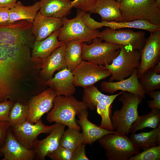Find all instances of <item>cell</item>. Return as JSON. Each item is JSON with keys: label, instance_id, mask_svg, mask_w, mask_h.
I'll return each mask as SVG.
<instances>
[{"label": "cell", "instance_id": "cell-1", "mask_svg": "<svg viewBox=\"0 0 160 160\" xmlns=\"http://www.w3.org/2000/svg\"><path fill=\"white\" fill-rule=\"evenodd\" d=\"M87 109L82 101L78 100L73 95L57 96L54 100L52 110L47 113L46 119L49 123H61L69 128H75L80 131L81 128L77 124L76 116Z\"/></svg>", "mask_w": 160, "mask_h": 160}, {"label": "cell", "instance_id": "cell-2", "mask_svg": "<svg viewBox=\"0 0 160 160\" xmlns=\"http://www.w3.org/2000/svg\"><path fill=\"white\" fill-rule=\"evenodd\" d=\"M122 22L145 20L160 25V7L156 0H122Z\"/></svg>", "mask_w": 160, "mask_h": 160}, {"label": "cell", "instance_id": "cell-3", "mask_svg": "<svg viewBox=\"0 0 160 160\" xmlns=\"http://www.w3.org/2000/svg\"><path fill=\"white\" fill-rule=\"evenodd\" d=\"M143 99L132 93L124 92L119 100L122 103L119 110L114 111L110 116L113 128L117 133L127 135L130 129L139 116L138 107Z\"/></svg>", "mask_w": 160, "mask_h": 160}, {"label": "cell", "instance_id": "cell-4", "mask_svg": "<svg viewBox=\"0 0 160 160\" xmlns=\"http://www.w3.org/2000/svg\"><path fill=\"white\" fill-rule=\"evenodd\" d=\"M97 141L109 160H128L140 152L129 137L116 132L106 135Z\"/></svg>", "mask_w": 160, "mask_h": 160}, {"label": "cell", "instance_id": "cell-5", "mask_svg": "<svg viewBox=\"0 0 160 160\" xmlns=\"http://www.w3.org/2000/svg\"><path fill=\"white\" fill-rule=\"evenodd\" d=\"M140 51L120 45L119 54L109 65L105 67L111 73L108 81H119L127 79L140 64Z\"/></svg>", "mask_w": 160, "mask_h": 160}, {"label": "cell", "instance_id": "cell-6", "mask_svg": "<svg viewBox=\"0 0 160 160\" xmlns=\"http://www.w3.org/2000/svg\"><path fill=\"white\" fill-rule=\"evenodd\" d=\"M84 12L77 9L76 16L74 18L69 19L66 17L62 19L63 25L58 35L59 41L66 43L79 40L85 42L98 37L100 31L98 29H91L84 22L82 17Z\"/></svg>", "mask_w": 160, "mask_h": 160}, {"label": "cell", "instance_id": "cell-7", "mask_svg": "<svg viewBox=\"0 0 160 160\" xmlns=\"http://www.w3.org/2000/svg\"><path fill=\"white\" fill-rule=\"evenodd\" d=\"M103 41L97 37L90 44L83 43L82 60L104 66L111 64L119 54L120 45Z\"/></svg>", "mask_w": 160, "mask_h": 160}, {"label": "cell", "instance_id": "cell-8", "mask_svg": "<svg viewBox=\"0 0 160 160\" xmlns=\"http://www.w3.org/2000/svg\"><path fill=\"white\" fill-rule=\"evenodd\" d=\"M106 27L100 32L98 36L103 41L139 51L143 48L146 39L145 32L129 28L113 29Z\"/></svg>", "mask_w": 160, "mask_h": 160}, {"label": "cell", "instance_id": "cell-9", "mask_svg": "<svg viewBox=\"0 0 160 160\" xmlns=\"http://www.w3.org/2000/svg\"><path fill=\"white\" fill-rule=\"evenodd\" d=\"M72 72L75 86L83 88L93 85L111 75V72L105 66L83 60Z\"/></svg>", "mask_w": 160, "mask_h": 160}, {"label": "cell", "instance_id": "cell-10", "mask_svg": "<svg viewBox=\"0 0 160 160\" xmlns=\"http://www.w3.org/2000/svg\"><path fill=\"white\" fill-rule=\"evenodd\" d=\"M54 125H44L40 118L35 123L27 121L15 127H10L15 137L26 148L32 149L38 136L41 133L49 134Z\"/></svg>", "mask_w": 160, "mask_h": 160}, {"label": "cell", "instance_id": "cell-11", "mask_svg": "<svg viewBox=\"0 0 160 160\" xmlns=\"http://www.w3.org/2000/svg\"><path fill=\"white\" fill-rule=\"evenodd\" d=\"M140 51V62L137 73L138 79L145 71L160 62V30L150 33Z\"/></svg>", "mask_w": 160, "mask_h": 160}, {"label": "cell", "instance_id": "cell-12", "mask_svg": "<svg viewBox=\"0 0 160 160\" xmlns=\"http://www.w3.org/2000/svg\"><path fill=\"white\" fill-rule=\"evenodd\" d=\"M56 96L55 92L49 87L32 97L27 104L29 114L27 121L35 123L41 118L52 108L54 100Z\"/></svg>", "mask_w": 160, "mask_h": 160}, {"label": "cell", "instance_id": "cell-13", "mask_svg": "<svg viewBox=\"0 0 160 160\" xmlns=\"http://www.w3.org/2000/svg\"><path fill=\"white\" fill-rule=\"evenodd\" d=\"M65 127L64 124L55 122L52 131L48 136L42 140L37 139L36 140L33 149L35 159L44 160L48 154L60 145L61 139Z\"/></svg>", "mask_w": 160, "mask_h": 160}, {"label": "cell", "instance_id": "cell-14", "mask_svg": "<svg viewBox=\"0 0 160 160\" xmlns=\"http://www.w3.org/2000/svg\"><path fill=\"white\" fill-rule=\"evenodd\" d=\"M0 150L4 156L2 160H33L35 159L33 150L24 146L14 136L10 127L3 146Z\"/></svg>", "mask_w": 160, "mask_h": 160}, {"label": "cell", "instance_id": "cell-15", "mask_svg": "<svg viewBox=\"0 0 160 160\" xmlns=\"http://www.w3.org/2000/svg\"><path fill=\"white\" fill-rule=\"evenodd\" d=\"M137 69H135L132 75L125 79L114 82L103 81L100 84L102 91L113 94L118 90H121L133 93L143 99H145V93L139 82Z\"/></svg>", "mask_w": 160, "mask_h": 160}, {"label": "cell", "instance_id": "cell-16", "mask_svg": "<svg viewBox=\"0 0 160 160\" xmlns=\"http://www.w3.org/2000/svg\"><path fill=\"white\" fill-rule=\"evenodd\" d=\"M60 30L55 31L43 40L35 41L32 45L31 59L32 62L38 63L39 68L55 50L63 44V42L58 39Z\"/></svg>", "mask_w": 160, "mask_h": 160}, {"label": "cell", "instance_id": "cell-17", "mask_svg": "<svg viewBox=\"0 0 160 160\" xmlns=\"http://www.w3.org/2000/svg\"><path fill=\"white\" fill-rule=\"evenodd\" d=\"M63 25L62 19L46 16L38 12L32 23V32L35 41L44 39Z\"/></svg>", "mask_w": 160, "mask_h": 160}, {"label": "cell", "instance_id": "cell-18", "mask_svg": "<svg viewBox=\"0 0 160 160\" xmlns=\"http://www.w3.org/2000/svg\"><path fill=\"white\" fill-rule=\"evenodd\" d=\"M45 83L57 96H70L76 92L73 73L67 67L59 71L54 77L46 81Z\"/></svg>", "mask_w": 160, "mask_h": 160}, {"label": "cell", "instance_id": "cell-19", "mask_svg": "<svg viewBox=\"0 0 160 160\" xmlns=\"http://www.w3.org/2000/svg\"><path fill=\"white\" fill-rule=\"evenodd\" d=\"M66 43L55 50L43 62L39 68L41 69L40 74L45 81L52 78L54 73L67 67L65 58Z\"/></svg>", "mask_w": 160, "mask_h": 160}, {"label": "cell", "instance_id": "cell-20", "mask_svg": "<svg viewBox=\"0 0 160 160\" xmlns=\"http://www.w3.org/2000/svg\"><path fill=\"white\" fill-rule=\"evenodd\" d=\"M87 25L90 29L96 30L103 27H108L113 29L125 28H136L145 30L150 33L160 30V25H153L145 20H135L130 22H116L115 21H96L92 17L89 18L87 21Z\"/></svg>", "mask_w": 160, "mask_h": 160}, {"label": "cell", "instance_id": "cell-21", "mask_svg": "<svg viewBox=\"0 0 160 160\" xmlns=\"http://www.w3.org/2000/svg\"><path fill=\"white\" fill-rule=\"evenodd\" d=\"M77 121L82 131L84 141V144L92 145L104 135L116 132L98 126L91 122L88 119V109L83 110L77 115Z\"/></svg>", "mask_w": 160, "mask_h": 160}, {"label": "cell", "instance_id": "cell-22", "mask_svg": "<svg viewBox=\"0 0 160 160\" xmlns=\"http://www.w3.org/2000/svg\"><path fill=\"white\" fill-rule=\"evenodd\" d=\"M120 7L116 0H96L92 13L100 15L101 21L121 22Z\"/></svg>", "mask_w": 160, "mask_h": 160}, {"label": "cell", "instance_id": "cell-23", "mask_svg": "<svg viewBox=\"0 0 160 160\" xmlns=\"http://www.w3.org/2000/svg\"><path fill=\"white\" fill-rule=\"evenodd\" d=\"M71 0H41L39 12L43 15L62 19L69 15L73 8Z\"/></svg>", "mask_w": 160, "mask_h": 160}, {"label": "cell", "instance_id": "cell-24", "mask_svg": "<svg viewBox=\"0 0 160 160\" xmlns=\"http://www.w3.org/2000/svg\"><path fill=\"white\" fill-rule=\"evenodd\" d=\"M40 1L33 5L26 6L20 1L16 2L9 9V23L12 24L17 21L26 20L33 23L38 11L40 8Z\"/></svg>", "mask_w": 160, "mask_h": 160}, {"label": "cell", "instance_id": "cell-25", "mask_svg": "<svg viewBox=\"0 0 160 160\" xmlns=\"http://www.w3.org/2000/svg\"><path fill=\"white\" fill-rule=\"evenodd\" d=\"M129 138L139 150L160 145V125L149 132L131 133Z\"/></svg>", "mask_w": 160, "mask_h": 160}, {"label": "cell", "instance_id": "cell-26", "mask_svg": "<svg viewBox=\"0 0 160 160\" xmlns=\"http://www.w3.org/2000/svg\"><path fill=\"white\" fill-rule=\"evenodd\" d=\"M123 92L114 95H108L101 92L94 84L84 88L82 101L90 110L96 109V105L99 101L102 100H108L113 102L119 95Z\"/></svg>", "mask_w": 160, "mask_h": 160}, {"label": "cell", "instance_id": "cell-27", "mask_svg": "<svg viewBox=\"0 0 160 160\" xmlns=\"http://www.w3.org/2000/svg\"><path fill=\"white\" fill-rule=\"evenodd\" d=\"M83 43L80 40H74L66 43L65 58L67 67L71 72L82 60Z\"/></svg>", "mask_w": 160, "mask_h": 160}, {"label": "cell", "instance_id": "cell-28", "mask_svg": "<svg viewBox=\"0 0 160 160\" xmlns=\"http://www.w3.org/2000/svg\"><path fill=\"white\" fill-rule=\"evenodd\" d=\"M159 125L160 109H152L149 113L138 116L132 125L129 133H135L147 127L154 129Z\"/></svg>", "mask_w": 160, "mask_h": 160}, {"label": "cell", "instance_id": "cell-29", "mask_svg": "<svg viewBox=\"0 0 160 160\" xmlns=\"http://www.w3.org/2000/svg\"><path fill=\"white\" fill-rule=\"evenodd\" d=\"M77 129L69 128L65 130L60 140V145L73 151L80 145L84 144L82 132Z\"/></svg>", "mask_w": 160, "mask_h": 160}, {"label": "cell", "instance_id": "cell-30", "mask_svg": "<svg viewBox=\"0 0 160 160\" xmlns=\"http://www.w3.org/2000/svg\"><path fill=\"white\" fill-rule=\"evenodd\" d=\"M29 109L28 105L19 102L14 104L9 115V122L10 127H15L27 121Z\"/></svg>", "mask_w": 160, "mask_h": 160}, {"label": "cell", "instance_id": "cell-31", "mask_svg": "<svg viewBox=\"0 0 160 160\" xmlns=\"http://www.w3.org/2000/svg\"><path fill=\"white\" fill-rule=\"evenodd\" d=\"M145 94H148L160 88V74L151 68L145 71L139 79Z\"/></svg>", "mask_w": 160, "mask_h": 160}, {"label": "cell", "instance_id": "cell-32", "mask_svg": "<svg viewBox=\"0 0 160 160\" xmlns=\"http://www.w3.org/2000/svg\"><path fill=\"white\" fill-rule=\"evenodd\" d=\"M160 145L150 147L133 156L128 160H159Z\"/></svg>", "mask_w": 160, "mask_h": 160}, {"label": "cell", "instance_id": "cell-33", "mask_svg": "<svg viewBox=\"0 0 160 160\" xmlns=\"http://www.w3.org/2000/svg\"><path fill=\"white\" fill-rule=\"evenodd\" d=\"M73 151L60 145L47 156L52 160H71Z\"/></svg>", "mask_w": 160, "mask_h": 160}, {"label": "cell", "instance_id": "cell-34", "mask_svg": "<svg viewBox=\"0 0 160 160\" xmlns=\"http://www.w3.org/2000/svg\"><path fill=\"white\" fill-rule=\"evenodd\" d=\"M96 0H74L71 1L73 7L89 13H92Z\"/></svg>", "mask_w": 160, "mask_h": 160}, {"label": "cell", "instance_id": "cell-35", "mask_svg": "<svg viewBox=\"0 0 160 160\" xmlns=\"http://www.w3.org/2000/svg\"><path fill=\"white\" fill-rule=\"evenodd\" d=\"M14 104L13 100H7L0 103V121H8L11 109Z\"/></svg>", "mask_w": 160, "mask_h": 160}, {"label": "cell", "instance_id": "cell-36", "mask_svg": "<svg viewBox=\"0 0 160 160\" xmlns=\"http://www.w3.org/2000/svg\"><path fill=\"white\" fill-rule=\"evenodd\" d=\"M150 97L153 98V100L148 101V107L151 110L160 109V91L154 90L148 94Z\"/></svg>", "mask_w": 160, "mask_h": 160}, {"label": "cell", "instance_id": "cell-37", "mask_svg": "<svg viewBox=\"0 0 160 160\" xmlns=\"http://www.w3.org/2000/svg\"><path fill=\"white\" fill-rule=\"evenodd\" d=\"M86 144H82L73 152L71 160H89L86 155Z\"/></svg>", "mask_w": 160, "mask_h": 160}, {"label": "cell", "instance_id": "cell-38", "mask_svg": "<svg viewBox=\"0 0 160 160\" xmlns=\"http://www.w3.org/2000/svg\"><path fill=\"white\" fill-rule=\"evenodd\" d=\"M9 7L0 8V27L11 25L9 23Z\"/></svg>", "mask_w": 160, "mask_h": 160}, {"label": "cell", "instance_id": "cell-39", "mask_svg": "<svg viewBox=\"0 0 160 160\" xmlns=\"http://www.w3.org/2000/svg\"><path fill=\"white\" fill-rule=\"evenodd\" d=\"M10 127L8 121H0V148L4 145L7 131Z\"/></svg>", "mask_w": 160, "mask_h": 160}, {"label": "cell", "instance_id": "cell-40", "mask_svg": "<svg viewBox=\"0 0 160 160\" xmlns=\"http://www.w3.org/2000/svg\"><path fill=\"white\" fill-rule=\"evenodd\" d=\"M17 0H0V8H11L16 3Z\"/></svg>", "mask_w": 160, "mask_h": 160}, {"label": "cell", "instance_id": "cell-41", "mask_svg": "<svg viewBox=\"0 0 160 160\" xmlns=\"http://www.w3.org/2000/svg\"><path fill=\"white\" fill-rule=\"evenodd\" d=\"M155 72L159 74H160V62H159L154 67L152 68Z\"/></svg>", "mask_w": 160, "mask_h": 160}, {"label": "cell", "instance_id": "cell-42", "mask_svg": "<svg viewBox=\"0 0 160 160\" xmlns=\"http://www.w3.org/2000/svg\"><path fill=\"white\" fill-rule=\"evenodd\" d=\"M156 3L160 7V0H156Z\"/></svg>", "mask_w": 160, "mask_h": 160}, {"label": "cell", "instance_id": "cell-43", "mask_svg": "<svg viewBox=\"0 0 160 160\" xmlns=\"http://www.w3.org/2000/svg\"><path fill=\"white\" fill-rule=\"evenodd\" d=\"M3 156V154L1 152V151L0 150V157H2Z\"/></svg>", "mask_w": 160, "mask_h": 160}, {"label": "cell", "instance_id": "cell-44", "mask_svg": "<svg viewBox=\"0 0 160 160\" xmlns=\"http://www.w3.org/2000/svg\"><path fill=\"white\" fill-rule=\"evenodd\" d=\"M116 0L117 2L120 4L122 0Z\"/></svg>", "mask_w": 160, "mask_h": 160}, {"label": "cell", "instance_id": "cell-45", "mask_svg": "<svg viewBox=\"0 0 160 160\" xmlns=\"http://www.w3.org/2000/svg\"></svg>", "mask_w": 160, "mask_h": 160}]
</instances>
